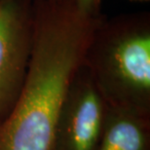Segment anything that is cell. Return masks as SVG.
Returning <instances> with one entry per match:
<instances>
[{
  "label": "cell",
  "instance_id": "cell-4",
  "mask_svg": "<svg viewBox=\"0 0 150 150\" xmlns=\"http://www.w3.org/2000/svg\"><path fill=\"white\" fill-rule=\"evenodd\" d=\"M103 120L101 94L82 67L65 98L56 145L61 150H94L101 134Z\"/></svg>",
  "mask_w": 150,
  "mask_h": 150
},
{
  "label": "cell",
  "instance_id": "cell-6",
  "mask_svg": "<svg viewBox=\"0 0 150 150\" xmlns=\"http://www.w3.org/2000/svg\"><path fill=\"white\" fill-rule=\"evenodd\" d=\"M80 13L89 17L100 16L101 0H73Z\"/></svg>",
  "mask_w": 150,
  "mask_h": 150
},
{
  "label": "cell",
  "instance_id": "cell-3",
  "mask_svg": "<svg viewBox=\"0 0 150 150\" xmlns=\"http://www.w3.org/2000/svg\"><path fill=\"white\" fill-rule=\"evenodd\" d=\"M33 34V0H0V112L25 80Z\"/></svg>",
  "mask_w": 150,
  "mask_h": 150
},
{
  "label": "cell",
  "instance_id": "cell-5",
  "mask_svg": "<svg viewBox=\"0 0 150 150\" xmlns=\"http://www.w3.org/2000/svg\"><path fill=\"white\" fill-rule=\"evenodd\" d=\"M144 133L139 122L130 116L111 120L103 134L98 150H143Z\"/></svg>",
  "mask_w": 150,
  "mask_h": 150
},
{
  "label": "cell",
  "instance_id": "cell-1",
  "mask_svg": "<svg viewBox=\"0 0 150 150\" xmlns=\"http://www.w3.org/2000/svg\"><path fill=\"white\" fill-rule=\"evenodd\" d=\"M103 16L80 13L73 0L33 1L25 77L0 127V150H53L65 98Z\"/></svg>",
  "mask_w": 150,
  "mask_h": 150
},
{
  "label": "cell",
  "instance_id": "cell-7",
  "mask_svg": "<svg viewBox=\"0 0 150 150\" xmlns=\"http://www.w3.org/2000/svg\"><path fill=\"white\" fill-rule=\"evenodd\" d=\"M130 2H136V3H146V2H149L150 0H128Z\"/></svg>",
  "mask_w": 150,
  "mask_h": 150
},
{
  "label": "cell",
  "instance_id": "cell-8",
  "mask_svg": "<svg viewBox=\"0 0 150 150\" xmlns=\"http://www.w3.org/2000/svg\"><path fill=\"white\" fill-rule=\"evenodd\" d=\"M33 1H47V2H54V1H59V0H33Z\"/></svg>",
  "mask_w": 150,
  "mask_h": 150
},
{
  "label": "cell",
  "instance_id": "cell-2",
  "mask_svg": "<svg viewBox=\"0 0 150 150\" xmlns=\"http://www.w3.org/2000/svg\"><path fill=\"white\" fill-rule=\"evenodd\" d=\"M83 67L100 92L124 101L150 95V15L124 14L98 23Z\"/></svg>",
  "mask_w": 150,
  "mask_h": 150
}]
</instances>
